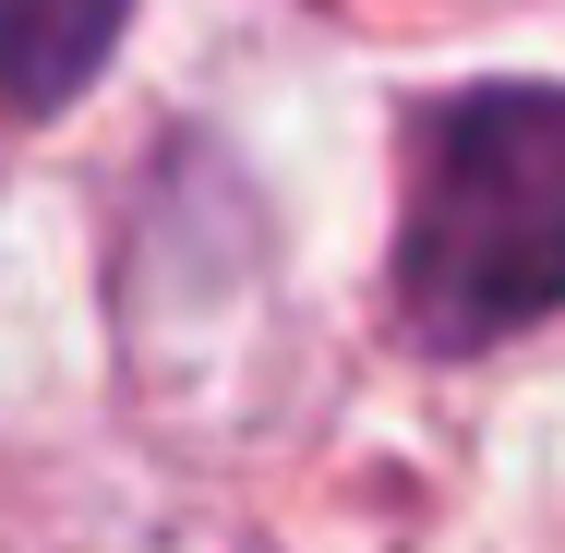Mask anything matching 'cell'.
Segmentation results:
<instances>
[{"instance_id":"obj_1","label":"cell","mask_w":565,"mask_h":553,"mask_svg":"<svg viewBox=\"0 0 565 553\" xmlns=\"http://www.w3.org/2000/svg\"><path fill=\"white\" fill-rule=\"evenodd\" d=\"M397 289L434 349H493L565 301V85H481L422 132Z\"/></svg>"},{"instance_id":"obj_2","label":"cell","mask_w":565,"mask_h":553,"mask_svg":"<svg viewBox=\"0 0 565 553\" xmlns=\"http://www.w3.org/2000/svg\"><path fill=\"white\" fill-rule=\"evenodd\" d=\"M120 24H132V0H0V132L73 109L109 73Z\"/></svg>"}]
</instances>
